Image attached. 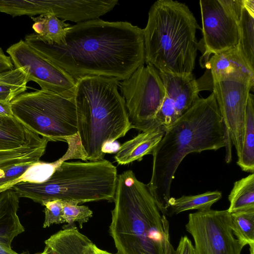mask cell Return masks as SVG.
Segmentation results:
<instances>
[{"label": "cell", "instance_id": "cell-2", "mask_svg": "<svg viewBox=\"0 0 254 254\" xmlns=\"http://www.w3.org/2000/svg\"><path fill=\"white\" fill-rule=\"evenodd\" d=\"M225 145L223 120L212 92L206 98H199L166 129L152 154V175L146 185L163 214H167L172 182L184 158Z\"/></svg>", "mask_w": 254, "mask_h": 254}, {"label": "cell", "instance_id": "cell-24", "mask_svg": "<svg viewBox=\"0 0 254 254\" xmlns=\"http://www.w3.org/2000/svg\"><path fill=\"white\" fill-rule=\"evenodd\" d=\"M232 229L237 239L244 246L250 247L254 254V208L231 213Z\"/></svg>", "mask_w": 254, "mask_h": 254}, {"label": "cell", "instance_id": "cell-14", "mask_svg": "<svg viewBox=\"0 0 254 254\" xmlns=\"http://www.w3.org/2000/svg\"><path fill=\"white\" fill-rule=\"evenodd\" d=\"M159 73L165 96L154 123L166 130L194 104L199 98V91L192 74L181 75L160 71Z\"/></svg>", "mask_w": 254, "mask_h": 254}, {"label": "cell", "instance_id": "cell-12", "mask_svg": "<svg viewBox=\"0 0 254 254\" xmlns=\"http://www.w3.org/2000/svg\"><path fill=\"white\" fill-rule=\"evenodd\" d=\"M15 68H22L29 82L37 83L41 89L74 97L75 80L67 73L47 61L24 40L6 50Z\"/></svg>", "mask_w": 254, "mask_h": 254}, {"label": "cell", "instance_id": "cell-33", "mask_svg": "<svg viewBox=\"0 0 254 254\" xmlns=\"http://www.w3.org/2000/svg\"><path fill=\"white\" fill-rule=\"evenodd\" d=\"M88 254H113L99 248L92 241L88 246Z\"/></svg>", "mask_w": 254, "mask_h": 254}, {"label": "cell", "instance_id": "cell-20", "mask_svg": "<svg viewBox=\"0 0 254 254\" xmlns=\"http://www.w3.org/2000/svg\"><path fill=\"white\" fill-rule=\"evenodd\" d=\"M35 33L45 42L61 45L64 43L66 33L71 26L53 14L31 17Z\"/></svg>", "mask_w": 254, "mask_h": 254}, {"label": "cell", "instance_id": "cell-4", "mask_svg": "<svg viewBox=\"0 0 254 254\" xmlns=\"http://www.w3.org/2000/svg\"><path fill=\"white\" fill-rule=\"evenodd\" d=\"M117 79L87 76L75 80L78 135L86 161L103 159L104 146L131 129Z\"/></svg>", "mask_w": 254, "mask_h": 254}, {"label": "cell", "instance_id": "cell-10", "mask_svg": "<svg viewBox=\"0 0 254 254\" xmlns=\"http://www.w3.org/2000/svg\"><path fill=\"white\" fill-rule=\"evenodd\" d=\"M196 254H241L245 247L232 229L228 210H205L189 214L186 225Z\"/></svg>", "mask_w": 254, "mask_h": 254}, {"label": "cell", "instance_id": "cell-8", "mask_svg": "<svg viewBox=\"0 0 254 254\" xmlns=\"http://www.w3.org/2000/svg\"><path fill=\"white\" fill-rule=\"evenodd\" d=\"M131 128L143 131L156 127L155 116L165 96L158 70L142 64L119 84Z\"/></svg>", "mask_w": 254, "mask_h": 254}, {"label": "cell", "instance_id": "cell-28", "mask_svg": "<svg viewBox=\"0 0 254 254\" xmlns=\"http://www.w3.org/2000/svg\"><path fill=\"white\" fill-rule=\"evenodd\" d=\"M27 84L0 85V101L10 103L17 96L25 92Z\"/></svg>", "mask_w": 254, "mask_h": 254}, {"label": "cell", "instance_id": "cell-16", "mask_svg": "<svg viewBox=\"0 0 254 254\" xmlns=\"http://www.w3.org/2000/svg\"><path fill=\"white\" fill-rule=\"evenodd\" d=\"M165 130L161 127L152 128L126 141L120 146L114 156L119 165H125L152 154L162 139Z\"/></svg>", "mask_w": 254, "mask_h": 254}, {"label": "cell", "instance_id": "cell-21", "mask_svg": "<svg viewBox=\"0 0 254 254\" xmlns=\"http://www.w3.org/2000/svg\"><path fill=\"white\" fill-rule=\"evenodd\" d=\"M237 165L245 172H254V97L250 93L246 112V124L242 151Z\"/></svg>", "mask_w": 254, "mask_h": 254}, {"label": "cell", "instance_id": "cell-36", "mask_svg": "<svg viewBox=\"0 0 254 254\" xmlns=\"http://www.w3.org/2000/svg\"><path fill=\"white\" fill-rule=\"evenodd\" d=\"M3 175H4V172H3V170H2L0 169V178H1L2 177H3Z\"/></svg>", "mask_w": 254, "mask_h": 254}, {"label": "cell", "instance_id": "cell-26", "mask_svg": "<svg viewBox=\"0 0 254 254\" xmlns=\"http://www.w3.org/2000/svg\"><path fill=\"white\" fill-rule=\"evenodd\" d=\"M42 205L45 208V220L43 228L50 226L53 224L65 223L63 215V202L60 200L45 201Z\"/></svg>", "mask_w": 254, "mask_h": 254}, {"label": "cell", "instance_id": "cell-1", "mask_svg": "<svg viewBox=\"0 0 254 254\" xmlns=\"http://www.w3.org/2000/svg\"><path fill=\"white\" fill-rule=\"evenodd\" d=\"M24 41L75 80L103 76L124 80L145 63L143 29L127 21L100 18L70 26L61 45L33 33Z\"/></svg>", "mask_w": 254, "mask_h": 254}, {"label": "cell", "instance_id": "cell-18", "mask_svg": "<svg viewBox=\"0 0 254 254\" xmlns=\"http://www.w3.org/2000/svg\"><path fill=\"white\" fill-rule=\"evenodd\" d=\"M91 242L74 224L64 225L62 230L50 236L45 244L55 254H88V246Z\"/></svg>", "mask_w": 254, "mask_h": 254}, {"label": "cell", "instance_id": "cell-3", "mask_svg": "<svg viewBox=\"0 0 254 254\" xmlns=\"http://www.w3.org/2000/svg\"><path fill=\"white\" fill-rule=\"evenodd\" d=\"M114 201L109 233L117 254H165L168 220L131 170L118 176Z\"/></svg>", "mask_w": 254, "mask_h": 254}, {"label": "cell", "instance_id": "cell-13", "mask_svg": "<svg viewBox=\"0 0 254 254\" xmlns=\"http://www.w3.org/2000/svg\"><path fill=\"white\" fill-rule=\"evenodd\" d=\"M48 142L14 116L0 117V169L39 161Z\"/></svg>", "mask_w": 254, "mask_h": 254}, {"label": "cell", "instance_id": "cell-11", "mask_svg": "<svg viewBox=\"0 0 254 254\" xmlns=\"http://www.w3.org/2000/svg\"><path fill=\"white\" fill-rule=\"evenodd\" d=\"M254 83L242 80H223L214 82L211 91L216 97L222 118L225 133V161H232L234 145L238 157L244 141L248 98Z\"/></svg>", "mask_w": 254, "mask_h": 254}, {"label": "cell", "instance_id": "cell-5", "mask_svg": "<svg viewBox=\"0 0 254 254\" xmlns=\"http://www.w3.org/2000/svg\"><path fill=\"white\" fill-rule=\"evenodd\" d=\"M201 29L185 3L158 0L151 6L143 29L145 63L159 71L187 75L194 68Z\"/></svg>", "mask_w": 254, "mask_h": 254}, {"label": "cell", "instance_id": "cell-23", "mask_svg": "<svg viewBox=\"0 0 254 254\" xmlns=\"http://www.w3.org/2000/svg\"><path fill=\"white\" fill-rule=\"evenodd\" d=\"M230 213L254 208V174L235 182L228 196Z\"/></svg>", "mask_w": 254, "mask_h": 254}, {"label": "cell", "instance_id": "cell-34", "mask_svg": "<svg viewBox=\"0 0 254 254\" xmlns=\"http://www.w3.org/2000/svg\"><path fill=\"white\" fill-rule=\"evenodd\" d=\"M0 254H29L28 252H23L22 253H17L13 251L12 249H9L0 245Z\"/></svg>", "mask_w": 254, "mask_h": 254}, {"label": "cell", "instance_id": "cell-30", "mask_svg": "<svg viewBox=\"0 0 254 254\" xmlns=\"http://www.w3.org/2000/svg\"><path fill=\"white\" fill-rule=\"evenodd\" d=\"M14 67L10 57L6 55L0 48V73L12 70Z\"/></svg>", "mask_w": 254, "mask_h": 254}, {"label": "cell", "instance_id": "cell-7", "mask_svg": "<svg viewBox=\"0 0 254 254\" xmlns=\"http://www.w3.org/2000/svg\"><path fill=\"white\" fill-rule=\"evenodd\" d=\"M10 104L13 115L19 122L48 141L67 143L77 134L74 97L40 89L22 93Z\"/></svg>", "mask_w": 254, "mask_h": 254}, {"label": "cell", "instance_id": "cell-27", "mask_svg": "<svg viewBox=\"0 0 254 254\" xmlns=\"http://www.w3.org/2000/svg\"><path fill=\"white\" fill-rule=\"evenodd\" d=\"M28 82L27 74L22 68H14L0 73V85H14L28 83Z\"/></svg>", "mask_w": 254, "mask_h": 254}, {"label": "cell", "instance_id": "cell-25", "mask_svg": "<svg viewBox=\"0 0 254 254\" xmlns=\"http://www.w3.org/2000/svg\"><path fill=\"white\" fill-rule=\"evenodd\" d=\"M63 215L66 226H70L77 222L80 228L93 216L92 211L87 206L79 205L73 201H63Z\"/></svg>", "mask_w": 254, "mask_h": 254}, {"label": "cell", "instance_id": "cell-17", "mask_svg": "<svg viewBox=\"0 0 254 254\" xmlns=\"http://www.w3.org/2000/svg\"><path fill=\"white\" fill-rule=\"evenodd\" d=\"M19 204L13 188L0 192V245L9 249L13 239L25 230L17 214Z\"/></svg>", "mask_w": 254, "mask_h": 254}, {"label": "cell", "instance_id": "cell-15", "mask_svg": "<svg viewBox=\"0 0 254 254\" xmlns=\"http://www.w3.org/2000/svg\"><path fill=\"white\" fill-rule=\"evenodd\" d=\"M206 71L196 79L199 92L211 91L212 83L223 80H242L254 84V71L240 53L237 46L212 55L205 64Z\"/></svg>", "mask_w": 254, "mask_h": 254}, {"label": "cell", "instance_id": "cell-22", "mask_svg": "<svg viewBox=\"0 0 254 254\" xmlns=\"http://www.w3.org/2000/svg\"><path fill=\"white\" fill-rule=\"evenodd\" d=\"M222 196L221 192L216 190L197 195H183L178 198L171 197L168 201V212L170 210L172 214H177L190 210H209Z\"/></svg>", "mask_w": 254, "mask_h": 254}, {"label": "cell", "instance_id": "cell-6", "mask_svg": "<svg viewBox=\"0 0 254 254\" xmlns=\"http://www.w3.org/2000/svg\"><path fill=\"white\" fill-rule=\"evenodd\" d=\"M117 169L110 161L63 162L51 177L42 183H20L13 188L19 197L42 205L60 200L77 203L113 201L117 186Z\"/></svg>", "mask_w": 254, "mask_h": 254}, {"label": "cell", "instance_id": "cell-32", "mask_svg": "<svg viewBox=\"0 0 254 254\" xmlns=\"http://www.w3.org/2000/svg\"><path fill=\"white\" fill-rule=\"evenodd\" d=\"M120 144L117 142L114 141L105 144L103 149L102 152L105 155L106 153H116L119 149Z\"/></svg>", "mask_w": 254, "mask_h": 254}, {"label": "cell", "instance_id": "cell-29", "mask_svg": "<svg viewBox=\"0 0 254 254\" xmlns=\"http://www.w3.org/2000/svg\"><path fill=\"white\" fill-rule=\"evenodd\" d=\"M174 254H196L194 246L187 236L181 237Z\"/></svg>", "mask_w": 254, "mask_h": 254}, {"label": "cell", "instance_id": "cell-31", "mask_svg": "<svg viewBox=\"0 0 254 254\" xmlns=\"http://www.w3.org/2000/svg\"><path fill=\"white\" fill-rule=\"evenodd\" d=\"M0 117H13L10 103L0 101Z\"/></svg>", "mask_w": 254, "mask_h": 254}, {"label": "cell", "instance_id": "cell-35", "mask_svg": "<svg viewBox=\"0 0 254 254\" xmlns=\"http://www.w3.org/2000/svg\"><path fill=\"white\" fill-rule=\"evenodd\" d=\"M35 254H55L54 252L49 247L45 246L44 251L41 253H36Z\"/></svg>", "mask_w": 254, "mask_h": 254}, {"label": "cell", "instance_id": "cell-19", "mask_svg": "<svg viewBox=\"0 0 254 254\" xmlns=\"http://www.w3.org/2000/svg\"><path fill=\"white\" fill-rule=\"evenodd\" d=\"M254 11L243 6L238 23V43L241 56L254 71Z\"/></svg>", "mask_w": 254, "mask_h": 254}, {"label": "cell", "instance_id": "cell-9", "mask_svg": "<svg viewBox=\"0 0 254 254\" xmlns=\"http://www.w3.org/2000/svg\"><path fill=\"white\" fill-rule=\"evenodd\" d=\"M202 37L198 43L202 68L210 56L235 47L243 0H201Z\"/></svg>", "mask_w": 254, "mask_h": 254}]
</instances>
